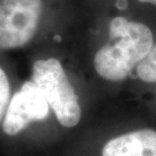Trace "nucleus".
<instances>
[{
  "instance_id": "1",
  "label": "nucleus",
  "mask_w": 156,
  "mask_h": 156,
  "mask_svg": "<svg viewBox=\"0 0 156 156\" xmlns=\"http://www.w3.org/2000/svg\"><path fill=\"white\" fill-rule=\"evenodd\" d=\"M153 47V35L145 24L118 16L108 26V43L96 52L94 68L110 81L124 80Z\"/></svg>"
},
{
  "instance_id": "2",
  "label": "nucleus",
  "mask_w": 156,
  "mask_h": 156,
  "mask_svg": "<svg viewBox=\"0 0 156 156\" xmlns=\"http://www.w3.org/2000/svg\"><path fill=\"white\" fill-rule=\"evenodd\" d=\"M33 81L37 83L62 126L71 128L79 123L81 108L78 96L60 61L42 59L33 65Z\"/></svg>"
},
{
  "instance_id": "3",
  "label": "nucleus",
  "mask_w": 156,
  "mask_h": 156,
  "mask_svg": "<svg viewBox=\"0 0 156 156\" xmlns=\"http://www.w3.org/2000/svg\"><path fill=\"white\" fill-rule=\"evenodd\" d=\"M42 0H0V50L20 48L34 38Z\"/></svg>"
},
{
  "instance_id": "4",
  "label": "nucleus",
  "mask_w": 156,
  "mask_h": 156,
  "mask_svg": "<svg viewBox=\"0 0 156 156\" xmlns=\"http://www.w3.org/2000/svg\"><path fill=\"white\" fill-rule=\"evenodd\" d=\"M50 105L42 90L34 81H27L12 96L6 110L3 131L15 136L32 122L43 121L48 117Z\"/></svg>"
},
{
  "instance_id": "5",
  "label": "nucleus",
  "mask_w": 156,
  "mask_h": 156,
  "mask_svg": "<svg viewBox=\"0 0 156 156\" xmlns=\"http://www.w3.org/2000/svg\"><path fill=\"white\" fill-rule=\"evenodd\" d=\"M102 156H156V131L138 130L113 138L104 146Z\"/></svg>"
},
{
  "instance_id": "6",
  "label": "nucleus",
  "mask_w": 156,
  "mask_h": 156,
  "mask_svg": "<svg viewBox=\"0 0 156 156\" xmlns=\"http://www.w3.org/2000/svg\"><path fill=\"white\" fill-rule=\"evenodd\" d=\"M137 75L144 82L156 83V45L137 65Z\"/></svg>"
},
{
  "instance_id": "7",
  "label": "nucleus",
  "mask_w": 156,
  "mask_h": 156,
  "mask_svg": "<svg viewBox=\"0 0 156 156\" xmlns=\"http://www.w3.org/2000/svg\"><path fill=\"white\" fill-rule=\"evenodd\" d=\"M9 95H10V86L8 78L4 71L0 68V120L2 119L5 111L7 110Z\"/></svg>"
},
{
  "instance_id": "8",
  "label": "nucleus",
  "mask_w": 156,
  "mask_h": 156,
  "mask_svg": "<svg viewBox=\"0 0 156 156\" xmlns=\"http://www.w3.org/2000/svg\"><path fill=\"white\" fill-rule=\"evenodd\" d=\"M117 5H118V7L120 8V9L126 8V6H127V1H126V0H119V1L117 2Z\"/></svg>"
},
{
  "instance_id": "9",
  "label": "nucleus",
  "mask_w": 156,
  "mask_h": 156,
  "mask_svg": "<svg viewBox=\"0 0 156 156\" xmlns=\"http://www.w3.org/2000/svg\"><path fill=\"white\" fill-rule=\"evenodd\" d=\"M138 1L142 2V3H151L156 6V0H138Z\"/></svg>"
}]
</instances>
